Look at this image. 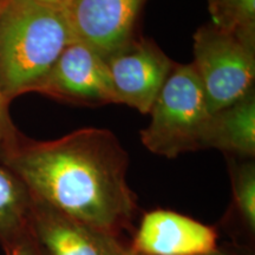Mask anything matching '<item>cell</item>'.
Instances as JSON below:
<instances>
[{
  "mask_svg": "<svg viewBox=\"0 0 255 255\" xmlns=\"http://www.w3.org/2000/svg\"><path fill=\"white\" fill-rule=\"evenodd\" d=\"M33 199L120 238L137 210L128 184L129 155L108 129L83 128L53 141L21 135L0 159Z\"/></svg>",
  "mask_w": 255,
  "mask_h": 255,
  "instance_id": "obj_1",
  "label": "cell"
},
{
  "mask_svg": "<svg viewBox=\"0 0 255 255\" xmlns=\"http://www.w3.org/2000/svg\"><path fill=\"white\" fill-rule=\"evenodd\" d=\"M75 40L64 8L37 0H0V94L32 92Z\"/></svg>",
  "mask_w": 255,
  "mask_h": 255,
  "instance_id": "obj_2",
  "label": "cell"
},
{
  "mask_svg": "<svg viewBox=\"0 0 255 255\" xmlns=\"http://www.w3.org/2000/svg\"><path fill=\"white\" fill-rule=\"evenodd\" d=\"M149 114L150 123L139 135L143 145L152 154L176 158L202 149L210 113L191 64L175 63Z\"/></svg>",
  "mask_w": 255,
  "mask_h": 255,
  "instance_id": "obj_3",
  "label": "cell"
},
{
  "mask_svg": "<svg viewBox=\"0 0 255 255\" xmlns=\"http://www.w3.org/2000/svg\"><path fill=\"white\" fill-rule=\"evenodd\" d=\"M191 63L206 95L210 114L254 90L255 46L213 23L194 34Z\"/></svg>",
  "mask_w": 255,
  "mask_h": 255,
  "instance_id": "obj_4",
  "label": "cell"
},
{
  "mask_svg": "<svg viewBox=\"0 0 255 255\" xmlns=\"http://www.w3.org/2000/svg\"><path fill=\"white\" fill-rule=\"evenodd\" d=\"M105 63L116 104H126L144 115L150 113L175 66L155 41L137 36L105 57Z\"/></svg>",
  "mask_w": 255,
  "mask_h": 255,
  "instance_id": "obj_5",
  "label": "cell"
},
{
  "mask_svg": "<svg viewBox=\"0 0 255 255\" xmlns=\"http://www.w3.org/2000/svg\"><path fill=\"white\" fill-rule=\"evenodd\" d=\"M32 92L88 107L116 103L105 58L78 40L64 49Z\"/></svg>",
  "mask_w": 255,
  "mask_h": 255,
  "instance_id": "obj_6",
  "label": "cell"
},
{
  "mask_svg": "<svg viewBox=\"0 0 255 255\" xmlns=\"http://www.w3.org/2000/svg\"><path fill=\"white\" fill-rule=\"evenodd\" d=\"M145 0H70L64 7L75 40L104 58L136 36Z\"/></svg>",
  "mask_w": 255,
  "mask_h": 255,
  "instance_id": "obj_7",
  "label": "cell"
},
{
  "mask_svg": "<svg viewBox=\"0 0 255 255\" xmlns=\"http://www.w3.org/2000/svg\"><path fill=\"white\" fill-rule=\"evenodd\" d=\"M31 233L44 255H136L119 237L33 199Z\"/></svg>",
  "mask_w": 255,
  "mask_h": 255,
  "instance_id": "obj_8",
  "label": "cell"
},
{
  "mask_svg": "<svg viewBox=\"0 0 255 255\" xmlns=\"http://www.w3.org/2000/svg\"><path fill=\"white\" fill-rule=\"evenodd\" d=\"M210 226L170 210L144 214L130 247L139 255H205L218 250Z\"/></svg>",
  "mask_w": 255,
  "mask_h": 255,
  "instance_id": "obj_9",
  "label": "cell"
},
{
  "mask_svg": "<svg viewBox=\"0 0 255 255\" xmlns=\"http://www.w3.org/2000/svg\"><path fill=\"white\" fill-rule=\"evenodd\" d=\"M218 149L242 158L255 155V92L210 114L202 149Z\"/></svg>",
  "mask_w": 255,
  "mask_h": 255,
  "instance_id": "obj_10",
  "label": "cell"
},
{
  "mask_svg": "<svg viewBox=\"0 0 255 255\" xmlns=\"http://www.w3.org/2000/svg\"><path fill=\"white\" fill-rule=\"evenodd\" d=\"M33 196L13 171L0 163V245L4 248L30 231Z\"/></svg>",
  "mask_w": 255,
  "mask_h": 255,
  "instance_id": "obj_11",
  "label": "cell"
},
{
  "mask_svg": "<svg viewBox=\"0 0 255 255\" xmlns=\"http://www.w3.org/2000/svg\"><path fill=\"white\" fill-rule=\"evenodd\" d=\"M210 14L216 26L255 46V0H225Z\"/></svg>",
  "mask_w": 255,
  "mask_h": 255,
  "instance_id": "obj_12",
  "label": "cell"
},
{
  "mask_svg": "<svg viewBox=\"0 0 255 255\" xmlns=\"http://www.w3.org/2000/svg\"><path fill=\"white\" fill-rule=\"evenodd\" d=\"M234 205L245 225L255 231V165L253 161L242 162L232 171Z\"/></svg>",
  "mask_w": 255,
  "mask_h": 255,
  "instance_id": "obj_13",
  "label": "cell"
},
{
  "mask_svg": "<svg viewBox=\"0 0 255 255\" xmlns=\"http://www.w3.org/2000/svg\"><path fill=\"white\" fill-rule=\"evenodd\" d=\"M20 136L8 115V104L0 94V159L13 148Z\"/></svg>",
  "mask_w": 255,
  "mask_h": 255,
  "instance_id": "obj_14",
  "label": "cell"
},
{
  "mask_svg": "<svg viewBox=\"0 0 255 255\" xmlns=\"http://www.w3.org/2000/svg\"><path fill=\"white\" fill-rule=\"evenodd\" d=\"M6 255H44L40 247L38 246L36 239L31 233V228L26 234L19 238L4 247Z\"/></svg>",
  "mask_w": 255,
  "mask_h": 255,
  "instance_id": "obj_15",
  "label": "cell"
},
{
  "mask_svg": "<svg viewBox=\"0 0 255 255\" xmlns=\"http://www.w3.org/2000/svg\"><path fill=\"white\" fill-rule=\"evenodd\" d=\"M37 1L43 2V4L46 5H51V6H55V7H60L64 8L70 0H37Z\"/></svg>",
  "mask_w": 255,
  "mask_h": 255,
  "instance_id": "obj_16",
  "label": "cell"
},
{
  "mask_svg": "<svg viewBox=\"0 0 255 255\" xmlns=\"http://www.w3.org/2000/svg\"><path fill=\"white\" fill-rule=\"evenodd\" d=\"M225 0H209V11L214 9L222 4Z\"/></svg>",
  "mask_w": 255,
  "mask_h": 255,
  "instance_id": "obj_17",
  "label": "cell"
},
{
  "mask_svg": "<svg viewBox=\"0 0 255 255\" xmlns=\"http://www.w3.org/2000/svg\"><path fill=\"white\" fill-rule=\"evenodd\" d=\"M205 255H238V254H232V253H227V252L215 250L214 252H210V253L205 254Z\"/></svg>",
  "mask_w": 255,
  "mask_h": 255,
  "instance_id": "obj_18",
  "label": "cell"
},
{
  "mask_svg": "<svg viewBox=\"0 0 255 255\" xmlns=\"http://www.w3.org/2000/svg\"><path fill=\"white\" fill-rule=\"evenodd\" d=\"M136 255H139V254H136Z\"/></svg>",
  "mask_w": 255,
  "mask_h": 255,
  "instance_id": "obj_19",
  "label": "cell"
}]
</instances>
